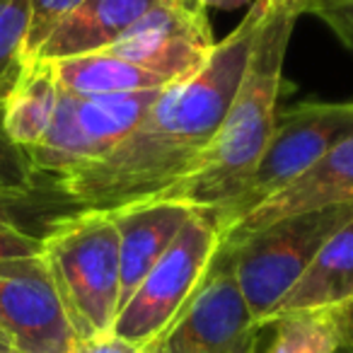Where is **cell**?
Returning <instances> with one entry per match:
<instances>
[{"label":"cell","mask_w":353,"mask_h":353,"mask_svg":"<svg viewBox=\"0 0 353 353\" xmlns=\"http://www.w3.org/2000/svg\"><path fill=\"white\" fill-rule=\"evenodd\" d=\"M266 12L264 0H252L240 25L216 41L203 68L162 90L143 121L104 160L56 179L61 199L73 211H117L165 199L216 138Z\"/></svg>","instance_id":"obj_1"},{"label":"cell","mask_w":353,"mask_h":353,"mask_svg":"<svg viewBox=\"0 0 353 353\" xmlns=\"http://www.w3.org/2000/svg\"><path fill=\"white\" fill-rule=\"evenodd\" d=\"M293 10H269L259 27L242 83L232 97L216 138L194 170L165 199L221 216L232 206L264 155L279 117L283 63L298 22Z\"/></svg>","instance_id":"obj_2"},{"label":"cell","mask_w":353,"mask_h":353,"mask_svg":"<svg viewBox=\"0 0 353 353\" xmlns=\"http://www.w3.org/2000/svg\"><path fill=\"white\" fill-rule=\"evenodd\" d=\"M41 245V259L78 341L112 334L121 305V256L112 213H65L51 223Z\"/></svg>","instance_id":"obj_3"},{"label":"cell","mask_w":353,"mask_h":353,"mask_svg":"<svg viewBox=\"0 0 353 353\" xmlns=\"http://www.w3.org/2000/svg\"><path fill=\"white\" fill-rule=\"evenodd\" d=\"M221 247L223 232L216 216L196 211L121 305L112 327L114 336L133 348H145L157 341L203 285Z\"/></svg>","instance_id":"obj_4"},{"label":"cell","mask_w":353,"mask_h":353,"mask_svg":"<svg viewBox=\"0 0 353 353\" xmlns=\"http://www.w3.org/2000/svg\"><path fill=\"white\" fill-rule=\"evenodd\" d=\"M353 218V203L288 216L247 235L230 247H221L250 305L261 324L274 305L303 276L322 245Z\"/></svg>","instance_id":"obj_5"},{"label":"cell","mask_w":353,"mask_h":353,"mask_svg":"<svg viewBox=\"0 0 353 353\" xmlns=\"http://www.w3.org/2000/svg\"><path fill=\"white\" fill-rule=\"evenodd\" d=\"M353 136L351 102H300L276 117V126L264 155L252 170L250 179L228 211L216 216L221 232L264 203L281 189L293 184L300 174L322 160L336 143Z\"/></svg>","instance_id":"obj_6"},{"label":"cell","mask_w":353,"mask_h":353,"mask_svg":"<svg viewBox=\"0 0 353 353\" xmlns=\"http://www.w3.org/2000/svg\"><path fill=\"white\" fill-rule=\"evenodd\" d=\"M167 90V88H165ZM162 90L112 97H73L61 92L44 141L27 150L44 179H61L104 160L138 123Z\"/></svg>","instance_id":"obj_7"},{"label":"cell","mask_w":353,"mask_h":353,"mask_svg":"<svg viewBox=\"0 0 353 353\" xmlns=\"http://www.w3.org/2000/svg\"><path fill=\"white\" fill-rule=\"evenodd\" d=\"M261 327L223 254L165 334L143 353H256Z\"/></svg>","instance_id":"obj_8"},{"label":"cell","mask_w":353,"mask_h":353,"mask_svg":"<svg viewBox=\"0 0 353 353\" xmlns=\"http://www.w3.org/2000/svg\"><path fill=\"white\" fill-rule=\"evenodd\" d=\"M0 332L15 353H70L78 343L44 259H0Z\"/></svg>","instance_id":"obj_9"},{"label":"cell","mask_w":353,"mask_h":353,"mask_svg":"<svg viewBox=\"0 0 353 353\" xmlns=\"http://www.w3.org/2000/svg\"><path fill=\"white\" fill-rule=\"evenodd\" d=\"M216 49L208 15H194L179 3L160 0L117 44L107 49L170 83L192 78Z\"/></svg>","instance_id":"obj_10"},{"label":"cell","mask_w":353,"mask_h":353,"mask_svg":"<svg viewBox=\"0 0 353 353\" xmlns=\"http://www.w3.org/2000/svg\"><path fill=\"white\" fill-rule=\"evenodd\" d=\"M341 203H353V136L336 143L293 184L232 221L223 230V247L235 245L281 218L322 211Z\"/></svg>","instance_id":"obj_11"},{"label":"cell","mask_w":353,"mask_h":353,"mask_svg":"<svg viewBox=\"0 0 353 353\" xmlns=\"http://www.w3.org/2000/svg\"><path fill=\"white\" fill-rule=\"evenodd\" d=\"M109 213L114 216L119 230L123 305L141 285L148 271L157 264V259L170 250V245L182 232L189 218L196 213V208L174 199H152V201L133 203Z\"/></svg>","instance_id":"obj_12"},{"label":"cell","mask_w":353,"mask_h":353,"mask_svg":"<svg viewBox=\"0 0 353 353\" xmlns=\"http://www.w3.org/2000/svg\"><path fill=\"white\" fill-rule=\"evenodd\" d=\"M157 3L160 0H85L56 27L34 59L56 63L107 51Z\"/></svg>","instance_id":"obj_13"},{"label":"cell","mask_w":353,"mask_h":353,"mask_svg":"<svg viewBox=\"0 0 353 353\" xmlns=\"http://www.w3.org/2000/svg\"><path fill=\"white\" fill-rule=\"evenodd\" d=\"M300 310H353V218L324 242L261 324Z\"/></svg>","instance_id":"obj_14"},{"label":"cell","mask_w":353,"mask_h":353,"mask_svg":"<svg viewBox=\"0 0 353 353\" xmlns=\"http://www.w3.org/2000/svg\"><path fill=\"white\" fill-rule=\"evenodd\" d=\"M61 99L54 63L32 59L3 99V128L15 145L34 148L49 133Z\"/></svg>","instance_id":"obj_15"},{"label":"cell","mask_w":353,"mask_h":353,"mask_svg":"<svg viewBox=\"0 0 353 353\" xmlns=\"http://www.w3.org/2000/svg\"><path fill=\"white\" fill-rule=\"evenodd\" d=\"M61 92L73 97H112V94H136L170 88L167 78L126 59L107 51L88 56H75L54 63Z\"/></svg>","instance_id":"obj_16"},{"label":"cell","mask_w":353,"mask_h":353,"mask_svg":"<svg viewBox=\"0 0 353 353\" xmlns=\"http://www.w3.org/2000/svg\"><path fill=\"white\" fill-rule=\"evenodd\" d=\"M353 310H300L261 324L271 332L264 353H336L348 343Z\"/></svg>","instance_id":"obj_17"},{"label":"cell","mask_w":353,"mask_h":353,"mask_svg":"<svg viewBox=\"0 0 353 353\" xmlns=\"http://www.w3.org/2000/svg\"><path fill=\"white\" fill-rule=\"evenodd\" d=\"M32 0H0V99L15 88L27 65Z\"/></svg>","instance_id":"obj_18"},{"label":"cell","mask_w":353,"mask_h":353,"mask_svg":"<svg viewBox=\"0 0 353 353\" xmlns=\"http://www.w3.org/2000/svg\"><path fill=\"white\" fill-rule=\"evenodd\" d=\"M73 208L61 199L54 182L34 194H0V225L20 228L32 235L44 237L56 218Z\"/></svg>","instance_id":"obj_19"},{"label":"cell","mask_w":353,"mask_h":353,"mask_svg":"<svg viewBox=\"0 0 353 353\" xmlns=\"http://www.w3.org/2000/svg\"><path fill=\"white\" fill-rule=\"evenodd\" d=\"M44 176L34 170L25 148L15 145L3 128V99H0V194H34L44 189Z\"/></svg>","instance_id":"obj_20"},{"label":"cell","mask_w":353,"mask_h":353,"mask_svg":"<svg viewBox=\"0 0 353 353\" xmlns=\"http://www.w3.org/2000/svg\"><path fill=\"white\" fill-rule=\"evenodd\" d=\"M85 0H32L30 17V39H27V61L34 59L39 49L46 44L54 30L73 15Z\"/></svg>","instance_id":"obj_21"},{"label":"cell","mask_w":353,"mask_h":353,"mask_svg":"<svg viewBox=\"0 0 353 353\" xmlns=\"http://www.w3.org/2000/svg\"><path fill=\"white\" fill-rule=\"evenodd\" d=\"M305 12L319 17L353 51V0H307Z\"/></svg>","instance_id":"obj_22"},{"label":"cell","mask_w":353,"mask_h":353,"mask_svg":"<svg viewBox=\"0 0 353 353\" xmlns=\"http://www.w3.org/2000/svg\"><path fill=\"white\" fill-rule=\"evenodd\" d=\"M41 237L20 228L0 225V259H25L41 254Z\"/></svg>","instance_id":"obj_23"},{"label":"cell","mask_w":353,"mask_h":353,"mask_svg":"<svg viewBox=\"0 0 353 353\" xmlns=\"http://www.w3.org/2000/svg\"><path fill=\"white\" fill-rule=\"evenodd\" d=\"M70 353H143V348H133L131 343L121 341L114 334H104L94 339H80Z\"/></svg>","instance_id":"obj_24"},{"label":"cell","mask_w":353,"mask_h":353,"mask_svg":"<svg viewBox=\"0 0 353 353\" xmlns=\"http://www.w3.org/2000/svg\"><path fill=\"white\" fill-rule=\"evenodd\" d=\"M247 0H182V6L192 10L194 15H208V8H221V10H232L240 8Z\"/></svg>","instance_id":"obj_25"},{"label":"cell","mask_w":353,"mask_h":353,"mask_svg":"<svg viewBox=\"0 0 353 353\" xmlns=\"http://www.w3.org/2000/svg\"><path fill=\"white\" fill-rule=\"evenodd\" d=\"M264 3L269 10H293L298 15H303L307 6V0H264Z\"/></svg>","instance_id":"obj_26"},{"label":"cell","mask_w":353,"mask_h":353,"mask_svg":"<svg viewBox=\"0 0 353 353\" xmlns=\"http://www.w3.org/2000/svg\"><path fill=\"white\" fill-rule=\"evenodd\" d=\"M0 343H3V346H8V348H12V346H10V341H8L6 334H3V332H0Z\"/></svg>","instance_id":"obj_27"},{"label":"cell","mask_w":353,"mask_h":353,"mask_svg":"<svg viewBox=\"0 0 353 353\" xmlns=\"http://www.w3.org/2000/svg\"><path fill=\"white\" fill-rule=\"evenodd\" d=\"M336 353H353V348H351V346H348V343H346V346H343V348H339Z\"/></svg>","instance_id":"obj_28"},{"label":"cell","mask_w":353,"mask_h":353,"mask_svg":"<svg viewBox=\"0 0 353 353\" xmlns=\"http://www.w3.org/2000/svg\"><path fill=\"white\" fill-rule=\"evenodd\" d=\"M348 346L353 348V322H351V332H348Z\"/></svg>","instance_id":"obj_29"},{"label":"cell","mask_w":353,"mask_h":353,"mask_svg":"<svg viewBox=\"0 0 353 353\" xmlns=\"http://www.w3.org/2000/svg\"><path fill=\"white\" fill-rule=\"evenodd\" d=\"M0 353H12V348H8V346H3V343H0Z\"/></svg>","instance_id":"obj_30"},{"label":"cell","mask_w":353,"mask_h":353,"mask_svg":"<svg viewBox=\"0 0 353 353\" xmlns=\"http://www.w3.org/2000/svg\"><path fill=\"white\" fill-rule=\"evenodd\" d=\"M167 3H179V6H182V0H167Z\"/></svg>","instance_id":"obj_31"},{"label":"cell","mask_w":353,"mask_h":353,"mask_svg":"<svg viewBox=\"0 0 353 353\" xmlns=\"http://www.w3.org/2000/svg\"><path fill=\"white\" fill-rule=\"evenodd\" d=\"M12 353H15V351H12Z\"/></svg>","instance_id":"obj_32"}]
</instances>
